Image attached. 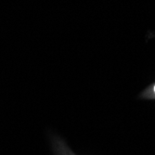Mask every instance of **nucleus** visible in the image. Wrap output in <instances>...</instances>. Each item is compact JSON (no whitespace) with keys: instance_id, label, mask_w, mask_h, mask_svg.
<instances>
[{"instance_id":"1","label":"nucleus","mask_w":155,"mask_h":155,"mask_svg":"<svg viewBox=\"0 0 155 155\" xmlns=\"http://www.w3.org/2000/svg\"><path fill=\"white\" fill-rule=\"evenodd\" d=\"M154 91H155V87H154Z\"/></svg>"}]
</instances>
